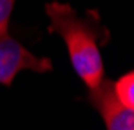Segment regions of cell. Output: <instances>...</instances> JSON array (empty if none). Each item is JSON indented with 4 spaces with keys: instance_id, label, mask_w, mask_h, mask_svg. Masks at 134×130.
Instances as JSON below:
<instances>
[{
    "instance_id": "1",
    "label": "cell",
    "mask_w": 134,
    "mask_h": 130,
    "mask_svg": "<svg viewBox=\"0 0 134 130\" xmlns=\"http://www.w3.org/2000/svg\"><path fill=\"white\" fill-rule=\"evenodd\" d=\"M45 13L49 16V31L58 33L67 45L69 60L78 78L94 90L105 80L103 78V60L96 31L89 22L80 18L69 4L49 2L45 4Z\"/></svg>"
},
{
    "instance_id": "2",
    "label": "cell",
    "mask_w": 134,
    "mask_h": 130,
    "mask_svg": "<svg viewBox=\"0 0 134 130\" xmlns=\"http://www.w3.org/2000/svg\"><path fill=\"white\" fill-rule=\"evenodd\" d=\"M53 69L49 58L33 54L27 47L16 42L13 36H0V83L11 85L20 70L47 72Z\"/></svg>"
},
{
    "instance_id": "3",
    "label": "cell",
    "mask_w": 134,
    "mask_h": 130,
    "mask_svg": "<svg viewBox=\"0 0 134 130\" xmlns=\"http://www.w3.org/2000/svg\"><path fill=\"white\" fill-rule=\"evenodd\" d=\"M89 99L103 117L107 130H134V112L118 103L112 92V81L103 80L100 87L91 90Z\"/></svg>"
},
{
    "instance_id": "4",
    "label": "cell",
    "mask_w": 134,
    "mask_h": 130,
    "mask_svg": "<svg viewBox=\"0 0 134 130\" xmlns=\"http://www.w3.org/2000/svg\"><path fill=\"white\" fill-rule=\"evenodd\" d=\"M112 92L120 105L134 112V70L123 74L120 80L112 83Z\"/></svg>"
},
{
    "instance_id": "5",
    "label": "cell",
    "mask_w": 134,
    "mask_h": 130,
    "mask_svg": "<svg viewBox=\"0 0 134 130\" xmlns=\"http://www.w3.org/2000/svg\"><path fill=\"white\" fill-rule=\"evenodd\" d=\"M15 2H16V0H0V36L7 34L9 18H11Z\"/></svg>"
}]
</instances>
